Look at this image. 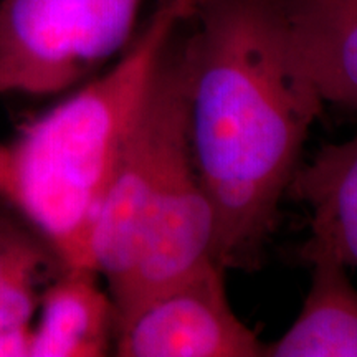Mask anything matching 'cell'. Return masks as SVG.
<instances>
[{"mask_svg": "<svg viewBox=\"0 0 357 357\" xmlns=\"http://www.w3.org/2000/svg\"><path fill=\"white\" fill-rule=\"evenodd\" d=\"M178 45L192 158L217 215L215 260L253 270L324 100L276 0H199Z\"/></svg>", "mask_w": 357, "mask_h": 357, "instance_id": "obj_1", "label": "cell"}, {"mask_svg": "<svg viewBox=\"0 0 357 357\" xmlns=\"http://www.w3.org/2000/svg\"><path fill=\"white\" fill-rule=\"evenodd\" d=\"M197 3L159 0L144 29L105 73L6 144L0 197L29 218L63 270L96 271L91 236L116 162L169 45Z\"/></svg>", "mask_w": 357, "mask_h": 357, "instance_id": "obj_2", "label": "cell"}, {"mask_svg": "<svg viewBox=\"0 0 357 357\" xmlns=\"http://www.w3.org/2000/svg\"><path fill=\"white\" fill-rule=\"evenodd\" d=\"M185 73L176 38L155 71L106 189L91 236L111 300L131 276L174 159L189 146Z\"/></svg>", "mask_w": 357, "mask_h": 357, "instance_id": "obj_3", "label": "cell"}, {"mask_svg": "<svg viewBox=\"0 0 357 357\" xmlns=\"http://www.w3.org/2000/svg\"><path fill=\"white\" fill-rule=\"evenodd\" d=\"M225 271L211 260L141 303L116 326V356L261 357L265 342L230 306Z\"/></svg>", "mask_w": 357, "mask_h": 357, "instance_id": "obj_4", "label": "cell"}, {"mask_svg": "<svg viewBox=\"0 0 357 357\" xmlns=\"http://www.w3.org/2000/svg\"><path fill=\"white\" fill-rule=\"evenodd\" d=\"M84 78L75 0L0 2V95H60Z\"/></svg>", "mask_w": 357, "mask_h": 357, "instance_id": "obj_5", "label": "cell"}, {"mask_svg": "<svg viewBox=\"0 0 357 357\" xmlns=\"http://www.w3.org/2000/svg\"><path fill=\"white\" fill-rule=\"evenodd\" d=\"M293 58L324 102L357 111V0H276Z\"/></svg>", "mask_w": 357, "mask_h": 357, "instance_id": "obj_6", "label": "cell"}, {"mask_svg": "<svg viewBox=\"0 0 357 357\" xmlns=\"http://www.w3.org/2000/svg\"><path fill=\"white\" fill-rule=\"evenodd\" d=\"M288 194L310 211L303 253H328L357 268V134L326 144L294 172Z\"/></svg>", "mask_w": 357, "mask_h": 357, "instance_id": "obj_7", "label": "cell"}, {"mask_svg": "<svg viewBox=\"0 0 357 357\" xmlns=\"http://www.w3.org/2000/svg\"><path fill=\"white\" fill-rule=\"evenodd\" d=\"M303 258L311 265L305 301L261 357H357V288L347 266L323 252Z\"/></svg>", "mask_w": 357, "mask_h": 357, "instance_id": "obj_8", "label": "cell"}, {"mask_svg": "<svg viewBox=\"0 0 357 357\" xmlns=\"http://www.w3.org/2000/svg\"><path fill=\"white\" fill-rule=\"evenodd\" d=\"M93 270H65L40 298L30 357H101L116 334L109 293Z\"/></svg>", "mask_w": 357, "mask_h": 357, "instance_id": "obj_9", "label": "cell"}, {"mask_svg": "<svg viewBox=\"0 0 357 357\" xmlns=\"http://www.w3.org/2000/svg\"><path fill=\"white\" fill-rule=\"evenodd\" d=\"M40 270H25L0 281V331L30 324L40 298L35 280Z\"/></svg>", "mask_w": 357, "mask_h": 357, "instance_id": "obj_10", "label": "cell"}, {"mask_svg": "<svg viewBox=\"0 0 357 357\" xmlns=\"http://www.w3.org/2000/svg\"><path fill=\"white\" fill-rule=\"evenodd\" d=\"M43 261L42 250L32 240L0 227V281L25 270H42Z\"/></svg>", "mask_w": 357, "mask_h": 357, "instance_id": "obj_11", "label": "cell"}, {"mask_svg": "<svg viewBox=\"0 0 357 357\" xmlns=\"http://www.w3.org/2000/svg\"><path fill=\"white\" fill-rule=\"evenodd\" d=\"M33 328L30 324L0 331V357H30Z\"/></svg>", "mask_w": 357, "mask_h": 357, "instance_id": "obj_12", "label": "cell"}, {"mask_svg": "<svg viewBox=\"0 0 357 357\" xmlns=\"http://www.w3.org/2000/svg\"><path fill=\"white\" fill-rule=\"evenodd\" d=\"M3 154H6V144H0V166H2Z\"/></svg>", "mask_w": 357, "mask_h": 357, "instance_id": "obj_13", "label": "cell"}]
</instances>
